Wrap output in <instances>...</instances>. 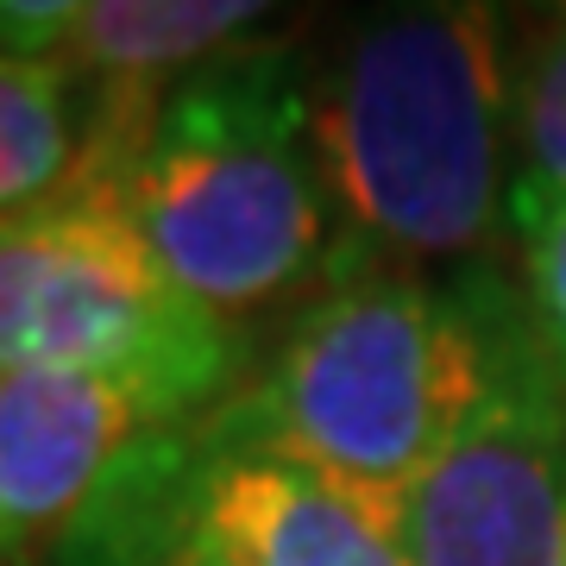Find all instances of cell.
I'll return each instance as SVG.
<instances>
[{
    "mask_svg": "<svg viewBox=\"0 0 566 566\" xmlns=\"http://www.w3.org/2000/svg\"><path fill=\"white\" fill-rule=\"evenodd\" d=\"M82 177L114 196L182 296L233 327L359 271L315 145V88L283 39L164 88H107Z\"/></svg>",
    "mask_w": 566,
    "mask_h": 566,
    "instance_id": "6da1fadb",
    "label": "cell"
},
{
    "mask_svg": "<svg viewBox=\"0 0 566 566\" xmlns=\"http://www.w3.org/2000/svg\"><path fill=\"white\" fill-rule=\"evenodd\" d=\"M308 88L359 271L479 259L510 233V63L485 7L365 13Z\"/></svg>",
    "mask_w": 566,
    "mask_h": 566,
    "instance_id": "7a4b0ae2",
    "label": "cell"
},
{
    "mask_svg": "<svg viewBox=\"0 0 566 566\" xmlns=\"http://www.w3.org/2000/svg\"><path fill=\"white\" fill-rule=\"evenodd\" d=\"M479 397L485 327L465 277L428 283L371 264L308 296L259 385H245L214 428L403 523L409 491L460 441Z\"/></svg>",
    "mask_w": 566,
    "mask_h": 566,
    "instance_id": "3957f363",
    "label": "cell"
},
{
    "mask_svg": "<svg viewBox=\"0 0 566 566\" xmlns=\"http://www.w3.org/2000/svg\"><path fill=\"white\" fill-rule=\"evenodd\" d=\"M0 371H70L126 390L158 428L240 397L245 334L182 296L102 182L0 221Z\"/></svg>",
    "mask_w": 566,
    "mask_h": 566,
    "instance_id": "277c9868",
    "label": "cell"
},
{
    "mask_svg": "<svg viewBox=\"0 0 566 566\" xmlns=\"http://www.w3.org/2000/svg\"><path fill=\"white\" fill-rule=\"evenodd\" d=\"M485 327V397L403 504L409 566H566V385L528 303L465 271Z\"/></svg>",
    "mask_w": 566,
    "mask_h": 566,
    "instance_id": "5b68a950",
    "label": "cell"
},
{
    "mask_svg": "<svg viewBox=\"0 0 566 566\" xmlns=\"http://www.w3.org/2000/svg\"><path fill=\"white\" fill-rule=\"evenodd\" d=\"M158 434L126 390L70 371H0V566H44Z\"/></svg>",
    "mask_w": 566,
    "mask_h": 566,
    "instance_id": "8992f818",
    "label": "cell"
},
{
    "mask_svg": "<svg viewBox=\"0 0 566 566\" xmlns=\"http://www.w3.org/2000/svg\"><path fill=\"white\" fill-rule=\"evenodd\" d=\"M196 523L240 566H409L397 523L334 491L308 465L233 441L214 416L196 460Z\"/></svg>",
    "mask_w": 566,
    "mask_h": 566,
    "instance_id": "52a82bcc",
    "label": "cell"
},
{
    "mask_svg": "<svg viewBox=\"0 0 566 566\" xmlns=\"http://www.w3.org/2000/svg\"><path fill=\"white\" fill-rule=\"evenodd\" d=\"M264 7L245 0H88L70 20L57 70L102 88H164L259 39Z\"/></svg>",
    "mask_w": 566,
    "mask_h": 566,
    "instance_id": "ba28073f",
    "label": "cell"
},
{
    "mask_svg": "<svg viewBox=\"0 0 566 566\" xmlns=\"http://www.w3.org/2000/svg\"><path fill=\"white\" fill-rule=\"evenodd\" d=\"M107 120V88L57 63L0 57V221L63 196L88 170Z\"/></svg>",
    "mask_w": 566,
    "mask_h": 566,
    "instance_id": "9c48e42d",
    "label": "cell"
},
{
    "mask_svg": "<svg viewBox=\"0 0 566 566\" xmlns=\"http://www.w3.org/2000/svg\"><path fill=\"white\" fill-rule=\"evenodd\" d=\"M566 208V13H547L510 63V233Z\"/></svg>",
    "mask_w": 566,
    "mask_h": 566,
    "instance_id": "30bf717a",
    "label": "cell"
},
{
    "mask_svg": "<svg viewBox=\"0 0 566 566\" xmlns=\"http://www.w3.org/2000/svg\"><path fill=\"white\" fill-rule=\"evenodd\" d=\"M523 259H528V277H523L528 322L542 334V353L554 365V378L566 385V208L528 233Z\"/></svg>",
    "mask_w": 566,
    "mask_h": 566,
    "instance_id": "8fae6325",
    "label": "cell"
},
{
    "mask_svg": "<svg viewBox=\"0 0 566 566\" xmlns=\"http://www.w3.org/2000/svg\"><path fill=\"white\" fill-rule=\"evenodd\" d=\"M76 20V0H0V57L57 63Z\"/></svg>",
    "mask_w": 566,
    "mask_h": 566,
    "instance_id": "7c38bea8",
    "label": "cell"
},
{
    "mask_svg": "<svg viewBox=\"0 0 566 566\" xmlns=\"http://www.w3.org/2000/svg\"><path fill=\"white\" fill-rule=\"evenodd\" d=\"M164 566H240V560H233V554H227V547L214 542L202 523H196L177 547H170V554H164Z\"/></svg>",
    "mask_w": 566,
    "mask_h": 566,
    "instance_id": "4fadbf2b",
    "label": "cell"
}]
</instances>
